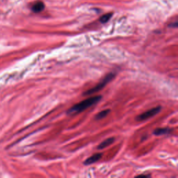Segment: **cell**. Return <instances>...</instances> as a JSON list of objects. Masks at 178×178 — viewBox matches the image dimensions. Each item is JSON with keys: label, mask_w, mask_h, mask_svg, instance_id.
<instances>
[{"label": "cell", "mask_w": 178, "mask_h": 178, "mask_svg": "<svg viewBox=\"0 0 178 178\" xmlns=\"http://www.w3.org/2000/svg\"><path fill=\"white\" fill-rule=\"evenodd\" d=\"M110 113V109H107V110H104L98 113L96 116H95V119L96 120H101L102 118H104L106 117V116Z\"/></svg>", "instance_id": "cell-8"}, {"label": "cell", "mask_w": 178, "mask_h": 178, "mask_svg": "<svg viewBox=\"0 0 178 178\" xmlns=\"http://www.w3.org/2000/svg\"><path fill=\"white\" fill-rule=\"evenodd\" d=\"M112 13H107V14L102 15V16L99 18V21L104 24V23H106L108 22V21L110 20V18H112Z\"/></svg>", "instance_id": "cell-9"}, {"label": "cell", "mask_w": 178, "mask_h": 178, "mask_svg": "<svg viewBox=\"0 0 178 178\" xmlns=\"http://www.w3.org/2000/svg\"><path fill=\"white\" fill-rule=\"evenodd\" d=\"M115 76V74L112 73V72H111V73H109L107 75L105 76V77L103 79L102 81H101L99 83L97 84V85L95 86V87L92 88V89L88 90L87 91L84 92L83 93L84 95H92L93 94V93H97V92H98L100 91V90H102L103 88H104L105 86L107 85V84L109 83L110 81H112V80L114 79Z\"/></svg>", "instance_id": "cell-2"}, {"label": "cell", "mask_w": 178, "mask_h": 178, "mask_svg": "<svg viewBox=\"0 0 178 178\" xmlns=\"http://www.w3.org/2000/svg\"><path fill=\"white\" fill-rule=\"evenodd\" d=\"M141 176H143V177H150V175H139L138 176V177H141Z\"/></svg>", "instance_id": "cell-10"}, {"label": "cell", "mask_w": 178, "mask_h": 178, "mask_svg": "<svg viewBox=\"0 0 178 178\" xmlns=\"http://www.w3.org/2000/svg\"><path fill=\"white\" fill-rule=\"evenodd\" d=\"M114 141H115V139L114 137L109 138V139H107L104 141H102L100 144H99L98 146H97V149H98V150H102V149L107 148V147L109 146L110 145H112V143L114 142Z\"/></svg>", "instance_id": "cell-5"}, {"label": "cell", "mask_w": 178, "mask_h": 178, "mask_svg": "<svg viewBox=\"0 0 178 178\" xmlns=\"http://www.w3.org/2000/svg\"><path fill=\"white\" fill-rule=\"evenodd\" d=\"M44 9H45V4L42 1L36 2L31 7V10L36 13L41 12L42 11H43Z\"/></svg>", "instance_id": "cell-6"}, {"label": "cell", "mask_w": 178, "mask_h": 178, "mask_svg": "<svg viewBox=\"0 0 178 178\" xmlns=\"http://www.w3.org/2000/svg\"><path fill=\"white\" fill-rule=\"evenodd\" d=\"M161 109H162V107L160 106L151 109H149L148 111H147V112L143 113V114L138 116L137 120L138 121H143V120H148L150 118H152L154 116H155L156 114H157L158 113L160 112Z\"/></svg>", "instance_id": "cell-3"}, {"label": "cell", "mask_w": 178, "mask_h": 178, "mask_svg": "<svg viewBox=\"0 0 178 178\" xmlns=\"http://www.w3.org/2000/svg\"><path fill=\"white\" fill-rule=\"evenodd\" d=\"M101 99H102V96H100V95H97V96L89 97V98L74 105L73 107H71V108L68 111V114H74L83 112V111L86 110V109L89 108V107H91L92 105L96 104Z\"/></svg>", "instance_id": "cell-1"}, {"label": "cell", "mask_w": 178, "mask_h": 178, "mask_svg": "<svg viewBox=\"0 0 178 178\" xmlns=\"http://www.w3.org/2000/svg\"><path fill=\"white\" fill-rule=\"evenodd\" d=\"M171 132V129L169 128H157L154 131V135L156 136H161L164 134H168Z\"/></svg>", "instance_id": "cell-7"}, {"label": "cell", "mask_w": 178, "mask_h": 178, "mask_svg": "<svg viewBox=\"0 0 178 178\" xmlns=\"http://www.w3.org/2000/svg\"><path fill=\"white\" fill-rule=\"evenodd\" d=\"M102 153H96V154H93V155L88 158L84 162V164H85V165H91L92 164H94L95 162H97V161L100 159L102 158Z\"/></svg>", "instance_id": "cell-4"}]
</instances>
